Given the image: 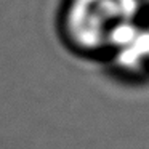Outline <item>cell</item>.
<instances>
[{
    "mask_svg": "<svg viewBox=\"0 0 149 149\" xmlns=\"http://www.w3.org/2000/svg\"><path fill=\"white\" fill-rule=\"evenodd\" d=\"M146 27H148V29H149V26H146Z\"/></svg>",
    "mask_w": 149,
    "mask_h": 149,
    "instance_id": "cell-3",
    "label": "cell"
},
{
    "mask_svg": "<svg viewBox=\"0 0 149 149\" xmlns=\"http://www.w3.org/2000/svg\"><path fill=\"white\" fill-rule=\"evenodd\" d=\"M107 48L114 52L120 68L128 71L141 69L149 61V29L136 21L120 24L109 36Z\"/></svg>",
    "mask_w": 149,
    "mask_h": 149,
    "instance_id": "cell-2",
    "label": "cell"
},
{
    "mask_svg": "<svg viewBox=\"0 0 149 149\" xmlns=\"http://www.w3.org/2000/svg\"><path fill=\"white\" fill-rule=\"evenodd\" d=\"M139 8V0H71L66 10V31L80 48H107L112 31L136 21Z\"/></svg>",
    "mask_w": 149,
    "mask_h": 149,
    "instance_id": "cell-1",
    "label": "cell"
}]
</instances>
